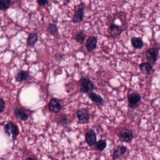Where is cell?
<instances>
[{"mask_svg": "<svg viewBox=\"0 0 160 160\" xmlns=\"http://www.w3.org/2000/svg\"><path fill=\"white\" fill-rule=\"evenodd\" d=\"M94 84L90 79L87 78H83L81 80L80 91L82 93L86 94L92 92L94 90Z\"/></svg>", "mask_w": 160, "mask_h": 160, "instance_id": "1", "label": "cell"}, {"mask_svg": "<svg viewBox=\"0 0 160 160\" xmlns=\"http://www.w3.org/2000/svg\"><path fill=\"white\" fill-rule=\"evenodd\" d=\"M139 68L142 73L146 75H150L153 69V66L149 62L141 63L139 65Z\"/></svg>", "mask_w": 160, "mask_h": 160, "instance_id": "11", "label": "cell"}, {"mask_svg": "<svg viewBox=\"0 0 160 160\" xmlns=\"http://www.w3.org/2000/svg\"><path fill=\"white\" fill-rule=\"evenodd\" d=\"M63 55L61 54H56L55 55V58L57 61H60L62 59Z\"/></svg>", "mask_w": 160, "mask_h": 160, "instance_id": "26", "label": "cell"}, {"mask_svg": "<svg viewBox=\"0 0 160 160\" xmlns=\"http://www.w3.org/2000/svg\"><path fill=\"white\" fill-rule=\"evenodd\" d=\"M38 41V36L35 33H31L29 36L28 39V46L30 47H34L37 42Z\"/></svg>", "mask_w": 160, "mask_h": 160, "instance_id": "17", "label": "cell"}, {"mask_svg": "<svg viewBox=\"0 0 160 160\" xmlns=\"http://www.w3.org/2000/svg\"><path fill=\"white\" fill-rule=\"evenodd\" d=\"M15 115L17 118L22 121H26L29 118V116L26 111L22 109H16L15 110Z\"/></svg>", "mask_w": 160, "mask_h": 160, "instance_id": "15", "label": "cell"}, {"mask_svg": "<svg viewBox=\"0 0 160 160\" xmlns=\"http://www.w3.org/2000/svg\"><path fill=\"white\" fill-rule=\"evenodd\" d=\"M5 108V102L2 98H0V113L4 110Z\"/></svg>", "mask_w": 160, "mask_h": 160, "instance_id": "24", "label": "cell"}, {"mask_svg": "<svg viewBox=\"0 0 160 160\" xmlns=\"http://www.w3.org/2000/svg\"><path fill=\"white\" fill-rule=\"evenodd\" d=\"M142 99L140 94L137 93H133L129 94L127 96L128 101V106L131 109H135L138 106V104Z\"/></svg>", "mask_w": 160, "mask_h": 160, "instance_id": "4", "label": "cell"}, {"mask_svg": "<svg viewBox=\"0 0 160 160\" xmlns=\"http://www.w3.org/2000/svg\"><path fill=\"white\" fill-rule=\"evenodd\" d=\"M76 113L79 124H86L89 122L90 115L88 110L82 109L78 110Z\"/></svg>", "mask_w": 160, "mask_h": 160, "instance_id": "5", "label": "cell"}, {"mask_svg": "<svg viewBox=\"0 0 160 160\" xmlns=\"http://www.w3.org/2000/svg\"><path fill=\"white\" fill-rule=\"evenodd\" d=\"M26 160H36L35 159H34V158H31V157H29V158H27L26 159Z\"/></svg>", "mask_w": 160, "mask_h": 160, "instance_id": "27", "label": "cell"}, {"mask_svg": "<svg viewBox=\"0 0 160 160\" xmlns=\"http://www.w3.org/2000/svg\"><path fill=\"white\" fill-rule=\"evenodd\" d=\"M47 31L52 35H57L59 33L58 27L55 25L50 23L47 28Z\"/></svg>", "mask_w": 160, "mask_h": 160, "instance_id": "20", "label": "cell"}, {"mask_svg": "<svg viewBox=\"0 0 160 160\" xmlns=\"http://www.w3.org/2000/svg\"><path fill=\"white\" fill-rule=\"evenodd\" d=\"M119 139L123 142L129 143L134 139V134L131 130L128 129H124L120 132Z\"/></svg>", "mask_w": 160, "mask_h": 160, "instance_id": "6", "label": "cell"}, {"mask_svg": "<svg viewBox=\"0 0 160 160\" xmlns=\"http://www.w3.org/2000/svg\"><path fill=\"white\" fill-rule=\"evenodd\" d=\"M28 73L25 71H20L16 74L15 78L16 81L18 82H22L26 81L28 78Z\"/></svg>", "mask_w": 160, "mask_h": 160, "instance_id": "16", "label": "cell"}, {"mask_svg": "<svg viewBox=\"0 0 160 160\" xmlns=\"http://www.w3.org/2000/svg\"><path fill=\"white\" fill-rule=\"evenodd\" d=\"M60 122L62 125L65 126L68 123V118L65 114H62L60 118Z\"/></svg>", "mask_w": 160, "mask_h": 160, "instance_id": "23", "label": "cell"}, {"mask_svg": "<svg viewBox=\"0 0 160 160\" xmlns=\"http://www.w3.org/2000/svg\"><path fill=\"white\" fill-rule=\"evenodd\" d=\"M4 133L9 136L13 138H16L18 135L19 131L18 126L14 123H7L4 128Z\"/></svg>", "mask_w": 160, "mask_h": 160, "instance_id": "2", "label": "cell"}, {"mask_svg": "<svg viewBox=\"0 0 160 160\" xmlns=\"http://www.w3.org/2000/svg\"><path fill=\"white\" fill-rule=\"evenodd\" d=\"M109 28L110 30V33L112 37H116L118 35H120L123 32V29L120 26L116 25L115 23H110L109 26Z\"/></svg>", "mask_w": 160, "mask_h": 160, "instance_id": "13", "label": "cell"}, {"mask_svg": "<svg viewBox=\"0 0 160 160\" xmlns=\"http://www.w3.org/2000/svg\"><path fill=\"white\" fill-rule=\"evenodd\" d=\"M131 44L135 49H141L143 46L144 44L142 40L138 38H133L131 39Z\"/></svg>", "mask_w": 160, "mask_h": 160, "instance_id": "18", "label": "cell"}, {"mask_svg": "<svg viewBox=\"0 0 160 160\" xmlns=\"http://www.w3.org/2000/svg\"><path fill=\"white\" fill-rule=\"evenodd\" d=\"M85 139L89 146H92L96 144L97 142V134L94 130H90L86 133Z\"/></svg>", "mask_w": 160, "mask_h": 160, "instance_id": "9", "label": "cell"}, {"mask_svg": "<svg viewBox=\"0 0 160 160\" xmlns=\"http://www.w3.org/2000/svg\"><path fill=\"white\" fill-rule=\"evenodd\" d=\"M98 38L95 36L90 37L86 41V47L89 52H92L96 48Z\"/></svg>", "mask_w": 160, "mask_h": 160, "instance_id": "10", "label": "cell"}, {"mask_svg": "<svg viewBox=\"0 0 160 160\" xmlns=\"http://www.w3.org/2000/svg\"><path fill=\"white\" fill-rule=\"evenodd\" d=\"M38 3L40 6H44L48 3V0H37Z\"/></svg>", "mask_w": 160, "mask_h": 160, "instance_id": "25", "label": "cell"}, {"mask_svg": "<svg viewBox=\"0 0 160 160\" xmlns=\"http://www.w3.org/2000/svg\"><path fill=\"white\" fill-rule=\"evenodd\" d=\"M146 57L148 62L154 63L159 57V50L156 47H152L147 50L146 52Z\"/></svg>", "mask_w": 160, "mask_h": 160, "instance_id": "3", "label": "cell"}, {"mask_svg": "<svg viewBox=\"0 0 160 160\" xmlns=\"http://www.w3.org/2000/svg\"><path fill=\"white\" fill-rule=\"evenodd\" d=\"M84 7H78L75 11L72 19L74 23L78 24L83 21L84 16Z\"/></svg>", "mask_w": 160, "mask_h": 160, "instance_id": "8", "label": "cell"}, {"mask_svg": "<svg viewBox=\"0 0 160 160\" xmlns=\"http://www.w3.org/2000/svg\"><path fill=\"white\" fill-rule=\"evenodd\" d=\"M11 0H0V10H6L10 6Z\"/></svg>", "mask_w": 160, "mask_h": 160, "instance_id": "21", "label": "cell"}, {"mask_svg": "<svg viewBox=\"0 0 160 160\" xmlns=\"http://www.w3.org/2000/svg\"><path fill=\"white\" fill-rule=\"evenodd\" d=\"M88 97L92 102L97 106H101L104 104V100L100 95L93 92L89 93Z\"/></svg>", "mask_w": 160, "mask_h": 160, "instance_id": "14", "label": "cell"}, {"mask_svg": "<svg viewBox=\"0 0 160 160\" xmlns=\"http://www.w3.org/2000/svg\"><path fill=\"white\" fill-rule=\"evenodd\" d=\"M86 35L83 31H80L75 34L74 39L76 42L82 44L86 39Z\"/></svg>", "mask_w": 160, "mask_h": 160, "instance_id": "19", "label": "cell"}, {"mask_svg": "<svg viewBox=\"0 0 160 160\" xmlns=\"http://www.w3.org/2000/svg\"><path fill=\"white\" fill-rule=\"evenodd\" d=\"M127 149L126 146L123 145H118L113 151L112 157L114 160L118 159L122 157L126 153Z\"/></svg>", "mask_w": 160, "mask_h": 160, "instance_id": "12", "label": "cell"}, {"mask_svg": "<svg viewBox=\"0 0 160 160\" xmlns=\"http://www.w3.org/2000/svg\"><path fill=\"white\" fill-rule=\"evenodd\" d=\"M96 147L100 151L104 150L107 146V142L105 140H101L96 142Z\"/></svg>", "mask_w": 160, "mask_h": 160, "instance_id": "22", "label": "cell"}, {"mask_svg": "<svg viewBox=\"0 0 160 160\" xmlns=\"http://www.w3.org/2000/svg\"><path fill=\"white\" fill-rule=\"evenodd\" d=\"M48 106L50 111L54 113H58L60 112L63 107L61 101L55 98L51 99L48 105Z\"/></svg>", "mask_w": 160, "mask_h": 160, "instance_id": "7", "label": "cell"}]
</instances>
